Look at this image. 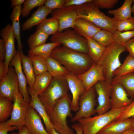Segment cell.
Listing matches in <instances>:
<instances>
[{
  "label": "cell",
  "mask_w": 134,
  "mask_h": 134,
  "mask_svg": "<svg viewBox=\"0 0 134 134\" xmlns=\"http://www.w3.org/2000/svg\"><path fill=\"white\" fill-rule=\"evenodd\" d=\"M71 100L68 94L60 100L48 114L54 128L61 134H73L72 130L68 126L67 117L72 118Z\"/></svg>",
  "instance_id": "3"
},
{
  "label": "cell",
  "mask_w": 134,
  "mask_h": 134,
  "mask_svg": "<svg viewBox=\"0 0 134 134\" xmlns=\"http://www.w3.org/2000/svg\"><path fill=\"white\" fill-rule=\"evenodd\" d=\"M51 17L58 20L59 28L58 32H61L65 29L73 28L74 23L79 18L76 12V6L63 7L52 10Z\"/></svg>",
  "instance_id": "11"
},
{
  "label": "cell",
  "mask_w": 134,
  "mask_h": 134,
  "mask_svg": "<svg viewBox=\"0 0 134 134\" xmlns=\"http://www.w3.org/2000/svg\"><path fill=\"white\" fill-rule=\"evenodd\" d=\"M94 1L76 6L79 17L90 21L100 29L114 34L116 31L117 21L101 12Z\"/></svg>",
  "instance_id": "2"
},
{
  "label": "cell",
  "mask_w": 134,
  "mask_h": 134,
  "mask_svg": "<svg viewBox=\"0 0 134 134\" xmlns=\"http://www.w3.org/2000/svg\"><path fill=\"white\" fill-rule=\"evenodd\" d=\"M18 133L16 132L12 133L10 134H18Z\"/></svg>",
  "instance_id": "55"
},
{
  "label": "cell",
  "mask_w": 134,
  "mask_h": 134,
  "mask_svg": "<svg viewBox=\"0 0 134 134\" xmlns=\"http://www.w3.org/2000/svg\"><path fill=\"white\" fill-rule=\"evenodd\" d=\"M77 76L82 82L86 90L98 82L105 80L102 67L95 63L87 71Z\"/></svg>",
  "instance_id": "15"
},
{
  "label": "cell",
  "mask_w": 134,
  "mask_h": 134,
  "mask_svg": "<svg viewBox=\"0 0 134 134\" xmlns=\"http://www.w3.org/2000/svg\"><path fill=\"white\" fill-rule=\"evenodd\" d=\"M98 95V105L96 109L98 115L105 113L111 109V84L105 80L100 81L94 86Z\"/></svg>",
  "instance_id": "12"
},
{
  "label": "cell",
  "mask_w": 134,
  "mask_h": 134,
  "mask_svg": "<svg viewBox=\"0 0 134 134\" xmlns=\"http://www.w3.org/2000/svg\"><path fill=\"white\" fill-rule=\"evenodd\" d=\"M114 34L100 29L94 35L93 38L96 41L106 47L114 42Z\"/></svg>",
  "instance_id": "35"
},
{
  "label": "cell",
  "mask_w": 134,
  "mask_h": 134,
  "mask_svg": "<svg viewBox=\"0 0 134 134\" xmlns=\"http://www.w3.org/2000/svg\"><path fill=\"white\" fill-rule=\"evenodd\" d=\"M124 45L113 42L106 47L101 58L97 63L102 68L105 81L111 84L115 71L121 66L120 55L126 51Z\"/></svg>",
  "instance_id": "4"
},
{
  "label": "cell",
  "mask_w": 134,
  "mask_h": 134,
  "mask_svg": "<svg viewBox=\"0 0 134 134\" xmlns=\"http://www.w3.org/2000/svg\"><path fill=\"white\" fill-rule=\"evenodd\" d=\"M79 109L71 121L74 122L83 118L91 117L96 113L95 90L94 86L85 91L80 97Z\"/></svg>",
  "instance_id": "8"
},
{
  "label": "cell",
  "mask_w": 134,
  "mask_h": 134,
  "mask_svg": "<svg viewBox=\"0 0 134 134\" xmlns=\"http://www.w3.org/2000/svg\"><path fill=\"white\" fill-rule=\"evenodd\" d=\"M12 100L0 96V123L6 121L11 116L13 108Z\"/></svg>",
  "instance_id": "33"
},
{
  "label": "cell",
  "mask_w": 134,
  "mask_h": 134,
  "mask_svg": "<svg viewBox=\"0 0 134 134\" xmlns=\"http://www.w3.org/2000/svg\"><path fill=\"white\" fill-rule=\"evenodd\" d=\"M48 71L52 77L65 79L69 72L58 61L49 57L46 59Z\"/></svg>",
  "instance_id": "23"
},
{
  "label": "cell",
  "mask_w": 134,
  "mask_h": 134,
  "mask_svg": "<svg viewBox=\"0 0 134 134\" xmlns=\"http://www.w3.org/2000/svg\"><path fill=\"white\" fill-rule=\"evenodd\" d=\"M114 35V42L124 45L134 37V30L123 32L116 31Z\"/></svg>",
  "instance_id": "38"
},
{
  "label": "cell",
  "mask_w": 134,
  "mask_h": 134,
  "mask_svg": "<svg viewBox=\"0 0 134 134\" xmlns=\"http://www.w3.org/2000/svg\"><path fill=\"white\" fill-rule=\"evenodd\" d=\"M20 54L22 68L26 76L27 83L32 88L36 76L32 62L29 57L24 55L23 53L20 52Z\"/></svg>",
  "instance_id": "28"
},
{
  "label": "cell",
  "mask_w": 134,
  "mask_h": 134,
  "mask_svg": "<svg viewBox=\"0 0 134 134\" xmlns=\"http://www.w3.org/2000/svg\"><path fill=\"white\" fill-rule=\"evenodd\" d=\"M132 118L122 120H115L106 125L97 134H122L132 127Z\"/></svg>",
  "instance_id": "22"
},
{
  "label": "cell",
  "mask_w": 134,
  "mask_h": 134,
  "mask_svg": "<svg viewBox=\"0 0 134 134\" xmlns=\"http://www.w3.org/2000/svg\"><path fill=\"white\" fill-rule=\"evenodd\" d=\"M45 0H26L24 3L22 9L21 15L25 18L29 15L31 10L37 7L43 5Z\"/></svg>",
  "instance_id": "37"
},
{
  "label": "cell",
  "mask_w": 134,
  "mask_h": 134,
  "mask_svg": "<svg viewBox=\"0 0 134 134\" xmlns=\"http://www.w3.org/2000/svg\"><path fill=\"white\" fill-rule=\"evenodd\" d=\"M65 67L68 71L77 76L88 69L94 63L88 54L73 50L64 46H58L50 56Z\"/></svg>",
  "instance_id": "1"
},
{
  "label": "cell",
  "mask_w": 134,
  "mask_h": 134,
  "mask_svg": "<svg viewBox=\"0 0 134 134\" xmlns=\"http://www.w3.org/2000/svg\"><path fill=\"white\" fill-rule=\"evenodd\" d=\"M5 67L4 61H0V81L5 75Z\"/></svg>",
  "instance_id": "47"
},
{
  "label": "cell",
  "mask_w": 134,
  "mask_h": 134,
  "mask_svg": "<svg viewBox=\"0 0 134 134\" xmlns=\"http://www.w3.org/2000/svg\"><path fill=\"white\" fill-rule=\"evenodd\" d=\"M65 79L72 95L70 104L71 110L77 111L79 109L80 97L86 90L82 82L77 75L69 72Z\"/></svg>",
  "instance_id": "13"
},
{
  "label": "cell",
  "mask_w": 134,
  "mask_h": 134,
  "mask_svg": "<svg viewBox=\"0 0 134 134\" xmlns=\"http://www.w3.org/2000/svg\"><path fill=\"white\" fill-rule=\"evenodd\" d=\"M116 31L120 32L134 30V17L116 21Z\"/></svg>",
  "instance_id": "39"
},
{
  "label": "cell",
  "mask_w": 134,
  "mask_h": 134,
  "mask_svg": "<svg viewBox=\"0 0 134 134\" xmlns=\"http://www.w3.org/2000/svg\"><path fill=\"white\" fill-rule=\"evenodd\" d=\"M50 134H61L57 132L54 128H53L51 131Z\"/></svg>",
  "instance_id": "52"
},
{
  "label": "cell",
  "mask_w": 134,
  "mask_h": 134,
  "mask_svg": "<svg viewBox=\"0 0 134 134\" xmlns=\"http://www.w3.org/2000/svg\"><path fill=\"white\" fill-rule=\"evenodd\" d=\"M69 90L65 79L52 78L47 88L38 96L48 114L60 100L68 94Z\"/></svg>",
  "instance_id": "5"
},
{
  "label": "cell",
  "mask_w": 134,
  "mask_h": 134,
  "mask_svg": "<svg viewBox=\"0 0 134 134\" xmlns=\"http://www.w3.org/2000/svg\"><path fill=\"white\" fill-rule=\"evenodd\" d=\"M38 28L49 36L53 35L58 32L59 23L57 20L52 18H46L38 25Z\"/></svg>",
  "instance_id": "32"
},
{
  "label": "cell",
  "mask_w": 134,
  "mask_h": 134,
  "mask_svg": "<svg viewBox=\"0 0 134 134\" xmlns=\"http://www.w3.org/2000/svg\"><path fill=\"white\" fill-rule=\"evenodd\" d=\"M18 134H30L28 128L26 125H24L19 129Z\"/></svg>",
  "instance_id": "50"
},
{
  "label": "cell",
  "mask_w": 134,
  "mask_h": 134,
  "mask_svg": "<svg viewBox=\"0 0 134 134\" xmlns=\"http://www.w3.org/2000/svg\"><path fill=\"white\" fill-rule=\"evenodd\" d=\"M21 5L15 6L13 8L10 14V18L11 20L15 38L17 43L18 49L21 53H23L22 45L21 38L20 26L19 22L20 16L21 14Z\"/></svg>",
  "instance_id": "24"
},
{
  "label": "cell",
  "mask_w": 134,
  "mask_h": 134,
  "mask_svg": "<svg viewBox=\"0 0 134 134\" xmlns=\"http://www.w3.org/2000/svg\"><path fill=\"white\" fill-rule=\"evenodd\" d=\"M72 28L77 34L87 39L93 38L100 29L90 21L79 17L76 21Z\"/></svg>",
  "instance_id": "20"
},
{
  "label": "cell",
  "mask_w": 134,
  "mask_h": 134,
  "mask_svg": "<svg viewBox=\"0 0 134 134\" xmlns=\"http://www.w3.org/2000/svg\"><path fill=\"white\" fill-rule=\"evenodd\" d=\"M52 78L48 71L36 76L32 88L35 94L38 96L42 93L49 86Z\"/></svg>",
  "instance_id": "27"
},
{
  "label": "cell",
  "mask_w": 134,
  "mask_h": 134,
  "mask_svg": "<svg viewBox=\"0 0 134 134\" xmlns=\"http://www.w3.org/2000/svg\"><path fill=\"white\" fill-rule=\"evenodd\" d=\"M40 117L34 108L29 105L25 125L28 128L30 134H50L44 129Z\"/></svg>",
  "instance_id": "18"
},
{
  "label": "cell",
  "mask_w": 134,
  "mask_h": 134,
  "mask_svg": "<svg viewBox=\"0 0 134 134\" xmlns=\"http://www.w3.org/2000/svg\"><path fill=\"white\" fill-rule=\"evenodd\" d=\"M65 2V0H46L44 5L53 10L64 7Z\"/></svg>",
  "instance_id": "42"
},
{
  "label": "cell",
  "mask_w": 134,
  "mask_h": 134,
  "mask_svg": "<svg viewBox=\"0 0 134 134\" xmlns=\"http://www.w3.org/2000/svg\"><path fill=\"white\" fill-rule=\"evenodd\" d=\"M126 106L117 109H111L101 115L78 120L77 121L82 128L83 134H97L106 125L116 120Z\"/></svg>",
  "instance_id": "6"
},
{
  "label": "cell",
  "mask_w": 134,
  "mask_h": 134,
  "mask_svg": "<svg viewBox=\"0 0 134 134\" xmlns=\"http://www.w3.org/2000/svg\"><path fill=\"white\" fill-rule=\"evenodd\" d=\"M72 128L75 130L76 134H83L82 128L79 123L74 124L72 125Z\"/></svg>",
  "instance_id": "48"
},
{
  "label": "cell",
  "mask_w": 134,
  "mask_h": 134,
  "mask_svg": "<svg viewBox=\"0 0 134 134\" xmlns=\"http://www.w3.org/2000/svg\"><path fill=\"white\" fill-rule=\"evenodd\" d=\"M132 118V127L134 129V117Z\"/></svg>",
  "instance_id": "54"
},
{
  "label": "cell",
  "mask_w": 134,
  "mask_h": 134,
  "mask_svg": "<svg viewBox=\"0 0 134 134\" xmlns=\"http://www.w3.org/2000/svg\"><path fill=\"white\" fill-rule=\"evenodd\" d=\"M129 54L134 58V37L124 45Z\"/></svg>",
  "instance_id": "45"
},
{
  "label": "cell",
  "mask_w": 134,
  "mask_h": 134,
  "mask_svg": "<svg viewBox=\"0 0 134 134\" xmlns=\"http://www.w3.org/2000/svg\"><path fill=\"white\" fill-rule=\"evenodd\" d=\"M111 109H115L127 106L133 101L120 84L112 82L111 84Z\"/></svg>",
  "instance_id": "16"
},
{
  "label": "cell",
  "mask_w": 134,
  "mask_h": 134,
  "mask_svg": "<svg viewBox=\"0 0 134 134\" xmlns=\"http://www.w3.org/2000/svg\"><path fill=\"white\" fill-rule=\"evenodd\" d=\"M25 1V0H11V7L14 8L16 6L21 5Z\"/></svg>",
  "instance_id": "49"
},
{
  "label": "cell",
  "mask_w": 134,
  "mask_h": 134,
  "mask_svg": "<svg viewBox=\"0 0 134 134\" xmlns=\"http://www.w3.org/2000/svg\"><path fill=\"white\" fill-rule=\"evenodd\" d=\"M61 44L57 42L45 43L28 51V54L40 56L46 59L50 56L53 50Z\"/></svg>",
  "instance_id": "30"
},
{
  "label": "cell",
  "mask_w": 134,
  "mask_h": 134,
  "mask_svg": "<svg viewBox=\"0 0 134 134\" xmlns=\"http://www.w3.org/2000/svg\"><path fill=\"white\" fill-rule=\"evenodd\" d=\"M28 56L32 62L35 76L48 71L45 59L35 55L28 54Z\"/></svg>",
  "instance_id": "36"
},
{
  "label": "cell",
  "mask_w": 134,
  "mask_h": 134,
  "mask_svg": "<svg viewBox=\"0 0 134 134\" xmlns=\"http://www.w3.org/2000/svg\"><path fill=\"white\" fill-rule=\"evenodd\" d=\"M6 49L4 40L0 39V61H4L6 57Z\"/></svg>",
  "instance_id": "46"
},
{
  "label": "cell",
  "mask_w": 134,
  "mask_h": 134,
  "mask_svg": "<svg viewBox=\"0 0 134 134\" xmlns=\"http://www.w3.org/2000/svg\"><path fill=\"white\" fill-rule=\"evenodd\" d=\"M118 0H94V2L99 8L109 9L113 7Z\"/></svg>",
  "instance_id": "41"
},
{
  "label": "cell",
  "mask_w": 134,
  "mask_h": 134,
  "mask_svg": "<svg viewBox=\"0 0 134 134\" xmlns=\"http://www.w3.org/2000/svg\"><path fill=\"white\" fill-rule=\"evenodd\" d=\"M88 54L94 63H97L103 54L106 47L93 38L87 39Z\"/></svg>",
  "instance_id": "29"
},
{
  "label": "cell",
  "mask_w": 134,
  "mask_h": 134,
  "mask_svg": "<svg viewBox=\"0 0 134 134\" xmlns=\"http://www.w3.org/2000/svg\"><path fill=\"white\" fill-rule=\"evenodd\" d=\"M52 42H57L70 49L88 54L87 39L69 28L52 35Z\"/></svg>",
  "instance_id": "7"
},
{
  "label": "cell",
  "mask_w": 134,
  "mask_h": 134,
  "mask_svg": "<svg viewBox=\"0 0 134 134\" xmlns=\"http://www.w3.org/2000/svg\"><path fill=\"white\" fill-rule=\"evenodd\" d=\"M112 82L120 84L129 97L132 99L134 98V72L121 76L114 77Z\"/></svg>",
  "instance_id": "25"
},
{
  "label": "cell",
  "mask_w": 134,
  "mask_h": 134,
  "mask_svg": "<svg viewBox=\"0 0 134 134\" xmlns=\"http://www.w3.org/2000/svg\"><path fill=\"white\" fill-rule=\"evenodd\" d=\"M52 11L44 5L39 7L31 16L22 24V30L24 31L29 30L34 26L38 25L46 18L47 15Z\"/></svg>",
  "instance_id": "21"
},
{
  "label": "cell",
  "mask_w": 134,
  "mask_h": 134,
  "mask_svg": "<svg viewBox=\"0 0 134 134\" xmlns=\"http://www.w3.org/2000/svg\"><path fill=\"white\" fill-rule=\"evenodd\" d=\"M13 101V106L11 117L6 122L10 125L17 127L19 130L25 125L29 104L25 101L20 92L15 97Z\"/></svg>",
  "instance_id": "10"
},
{
  "label": "cell",
  "mask_w": 134,
  "mask_h": 134,
  "mask_svg": "<svg viewBox=\"0 0 134 134\" xmlns=\"http://www.w3.org/2000/svg\"><path fill=\"white\" fill-rule=\"evenodd\" d=\"M94 0H65L64 7L81 5L86 3L92 2Z\"/></svg>",
  "instance_id": "44"
},
{
  "label": "cell",
  "mask_w": 134,
  "mask_h": 134,
  "mask_svg": "<svg viewBox=\"0 0 134 134\" xmlns=\"http://www.w3.org/2000/svg\"><path fill=\"white\" fill-rule=\"evenodd\" d=\"M48 36L40 29L36 28L35 32L31 35L27 41L30 49L45 43Z\"/></svg>",
  "instance_id": "31"
},
{
  "label": "cell",
  "mask_w": 134,
  "mask_h": 134,
  "mask_svg": "<svg viewBox=\"0 0 134 134\" xmlns=\"http://www.w3.org/2000/svg\"><path fill=\"white\" fill-rule=\"evenodd\" d=\"M19 92V83L14 67L9 65L7 72L0 82V96L13 101Z\"/></svg>",
  "instance_id": "9"
},
{
  "label": "cell",
  "mask_w": 134,
  "mask_h": 134,
  "mask_svg": "<svg viewBox=\"0 0 134 134\" xmlns=\"http://www.w3.org/2000/svg\"><path fill=\"white\" fill-rule=\"evenodd\" d=\"M133 0H125L120 8L114 10L108 11V14L112 15L116 21L124 20L131 18V5Z\"/></svg>",
  "instance_id": "26"
},
{
  "label": "cell",
  "mask_w": 134,
  "mask_h": 134,
  "mask_svg": "<svg viewBox=\"0 0 134 134\" xmlns=\"http://www.w3.org/2000/svg\"><path fill=\"white\" fill-rule=\"evenodd\" d=\"M18 129L17 127L10 125L6 121L0 123V134H8V132L13 131Z\"/></svg>",
  "instance_id": "43"
},
{
  "label": "cell",
  "mask_w": 134,
  "mask_h": 134,
  "mask_svg": "<svg viewBox=\"0 0 134 134\" xmlns=\"http://www.w3.org/2000/svg\"><path fill=\"white\" fill-rule=\"evenodd\" d=\"M134 72V58L128 55L122 64L114 72V77L120 76Z\"/></svg>",
  "instance_id": "34"
},
{
  "label": "cell",
  "mask_w": 134,
  "mask_h": 134,
  "mask_svg": "<svg viewBox=\"0 0 134 134\" xmlns=\"http://www.w3.org/2000/svg\"><path fill=\"white\" fill-rule=\"evenodd\" d=\"M122 134H134V129L132 127L125 131Z\"/></svg>",
  "instance_id": "51"
},
{
  "label": "cell",
  "mask_w": 134,
  "mask_h": 134,
  "mask_svg": "<svg viewBox=\"0 0 134 134\" xmlns=\"http://www.w3.org/2000/svg\"><path fill=\"white\" fill-rule=\"evenodd\" d=\"M134 117V100L127 105L115 120H122Z\"/></svg>",
  "instance_id": "40"
},
{
  "label": "cell",
  "mask_w": 134,
  "mask_h": 134,
  "mask_svg": "<svg viewBox=\"0 0 134 134\" xmlns=\"http://www.w3.org/2000/svg\"><path fill=\"white\" fill-rule=\"evenodd\" d=\"M133 6L132 7V12H133V14H134L133 17H134V0H133Z\"/></svg>",
  "instance_id": "53"
},
{
  "label": "cell",
  "mask_w": 134,
  "mask_h": 134,
  "mask_svg": "<svg viewBox=\"0 0 134 134\" xmlns=\"http://www.w3.org/2000/svg\"><path fill=\"white\" fill-rule=\"evenodd\" d=\"M21 64L20 52L17 50L11 60L9 65L14 67L19 83V92L25 101L29 104L31 98L28 91L26 77L23 72Z\"/></svg>",
  "instance_id": "17"
},
{
  "label": "cell",
  "mask_w": 134,
  "mask_h": 134,
  "mask_svg": "<svg viewBox=\"0 0 134 134\" xmlns=\"http://www.w3.org/2000/svg\"><path fill=\"white\" fill-rule=\"evenodd\" d=\"M0 35L4 41L6 49V55L4 61L6 75L8 71L10 62L16 53L15 46V37L12 25L9 24L0 31Z\"/></svg>",
  "instance_id": "14"
},
{
  "label": "cell",
  "mask_w": 134,
  "mask_h": 134,
  "mask_svg": "<svg viewBox=\"0 0 134 134\" xmlns=\"http://www.w3.org/2000/svg\"><path fill=\"white\" fill-rule=\"evenodd\" d=\"M28 93L31 97L29 105L33 107L43 120L45 126L46 130L50 134L54 128L51 123L45 109L41 102L38 96L36 95L33 89L29 86L27 87Z\"/></svg>",
  "instance_id": "19"
}]
</instances>
